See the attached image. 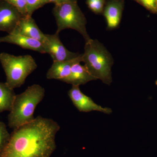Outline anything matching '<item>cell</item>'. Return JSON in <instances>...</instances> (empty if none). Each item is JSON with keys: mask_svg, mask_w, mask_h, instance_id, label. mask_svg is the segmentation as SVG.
Returning a JSON list of instances; mask_svg holds the SVG:
<instances>
[{"mask_svg": "<svg viewBox=\"0 0 157 157\" xmlns=\"http://www.w3.org/2000/svg\"><path fill=\"white\" fill-rule=\"evenodd\" d=\"M59 130L56 121L37 117L14 130L0 157H51L56 149V137Z\"/></svg>", "mask_w": 157, "mask_h": 157, "instance_id": "6da1fadb", "label": "cell"}, {"mask_svg": "<svg viewBox=\"0 0 157 157\" xmlns=\"http://www.w3.org/2000/svg\"><path fill=\"white\" fill-rule=\"evenodd\" d=\"M45 96V89L38 84L30 86L23 92L16 94L8 116L9 127L14 130L33 121L35 109Z\"/></svg>", "mask_w": 157, "mask_h": 157, "instance_id": "7a4b0ae2", "label": "cell"}, {"mask_svg": "<svg viewBox=\"0 0 157 157\" xmlns=\"http://www.w3.org/2000/svg\"><path fill=\"white\" fill-rule=\"evenodd\" d=\"M82 62L97 79H100L104 84H111L113 59L105 46L98 40L90 39L86 42Z\"/></svg>", "mask_w": 157, "mask_h": 157, "instance_id": "3957f363", "label": "cell"}, {"mask_svg": "<svg viewBox=\"0 0 157 157\" xmlns=\"http://www.w3.org/2000/svg\"><path fill=\"white\" fill-rule=\"evenodd\" d=\"M0 62L6 73V82L13 89L24 84L28 76L38 67L35 59L29 55L15 56L2 52Z\"/></svg>", "mask_w": 157, "mask_h": 157, "instance_id": "277c9868", "label": "cell"}, {"mask_svg": "<svg viewBox=\"0 0 157 157\" xmlns=\"http://www.w3.org/2000/svg\"><path fill=\"white\" fill-rule=\"evenodd\" d=\"M53 14L57 26V33L70 29L78 32L86 42L90 38L86 28V18L78 7L77 2H66L55 5Z\"/></svg>", "mask_w": 157, "mask_h": 157, "instance_id": "5b68a950", "label": "cell"}, {"mask_svg": "<svg viewBox=\"0 0 157 157\" xmlns=\"http://www.w3.org/2000/svg\"><path fill=\"white\" fill-rule=\"evenodd\" d=\"M45 39L43 43L45 53L51 57L53 61H63L73 59L80 54L68 50L60 39L59 33L45 34Z\"/></svg>", "mask_w": 157, "mask_h": 157, "instance_id": "8992f818", "label": "cell"}, {"mask_svg": "<svg viewBox=\"0 0 157 157\" xmlns=\"http://www.w3.org/2000/svg\"><path fill=\"white\" fill-rule=\"evenodd\" d=\"M78 86H72L68 92V95L75 107L82 112L98 111L106 114H110L112 109L103 107L96 104L91 98L83 94Z\"/></svg>", "mask_w": 157, "mask_h": 157, "instance_id": "52a82bcc", "label": "cell"}, {"mask_svg": "<svg viewBox=\"0 0 157 157\" xmlns=\"http://www.w3.org/2000/svg\"><path fill=\"white\" fill-rule=\"evenodd\" d=\"M23 17L14 6L4 0L0 1V31L13 33Z\"/></svg>", "mask_w": 157, "mask_h": 157, "instance_id": "ba28073f", "label": "cell"}, {"mask_svg": "<svg viewBox=\"0 0 157 157\" xmlns=\"http://www.w3.org/2000/svg\"><path fill=\"white\" fill-rule=\"evenodd\" d=\"M11 33L19 34L36 39L42 42V44L45 39V34L39 29L32 16L23 17L14 32Z\"/></svg>", "mask_w": 157, "mask_h": 157, "instance_id": "9c48e42d", "label": "cell"}, {"mask_svg": "<svg viewBox=\"0 0 157 157\" xmlns=\"http://www.w3.org/2000/svg\"><path fill=\"white\" fill-rule=\"evenodd\" d=\"M3 42L18 45L24 49H29L42 54L46 53L42 42L19 34H8L5 36L0 37V43Z\"/></svg>", "mask_w": 157, "mask_h": 157, "instance_id": "30bf717a", "label": "cell"}, {"mask_svg": "<svg viewBox=\"0 0 157 157\" xmlns=\"http://www.w3.org/2000/svg\"><path fill=\"white\" fill-rule=\"evenodd\" d=\"M81 62H82V54H80L73 59L53 62L51 67L47 71L46 78L48 79H57L63 81L70 75L73 65Z\"/></svg>", "mask_w": 157, "mask_h": 157, "instance_id": "8fae6325", "label": "cell"}, {"mask_svg": "<svg viewBox=\"0 0 157 157\" xmlns=\"http://www.w3.org/2000/svg\"><path fill=\"white\" fill-rule=\"evenodd\" d=\"M124 4V0H110L107 2L103 12L108 29H116L119 25L121 19Z\"/></svg>", "mask_w": 157, "mask_h": 157, "instance_id": "7c38bea8", "label": "cell"}, {"mask_svg": "<svg viewBox=\"0 0 157 157\" xmlns=\"http://www.w3.org/2000/svg\"><path fill=\"white\" fill-rule=\"evenodd\" d=\"M96 80H97V78L90 73L86 67L78 63L73 65L70 75L62 82L72 86H79L86 84L89 82Z\"/></svg>", "mask_w": 157, "mask_h": 157, "instance_id": "4fadbf2b", "label": "cell"}, {"mask_svg": "<svg viewBox=\"0 0 157 157\" xmlns=\"http://www.w3.org/2000/svg\"><path fill=\"white\" fill-rule=\"evenodd\" d=\"M16 95L6 82H0V113L11 110Z\"/></svg>", "mask_w": 157, "mask_h": 157, "instance_id": "5bb4252c", "label": "cell"}, {"mask_svg": "<svg viewBox=\"0 0 157 157\" xmlns=\"http://www.w3.org/2000/svg\"><path fill=\"white\" fill-rule=\"evenodd\" d=\"M10 137L11 134L8 132L6 124L0 121V153L9 143Z\"/></svg>", "mask_w": 157, "mask_h": 157, "instance_id": "9a60e30c", "label": "cell"}, {"mask_svg": "<svg viewBox=\"0 0 157 157\" xmlns=\"http://www.w3.org/2000/svg\"><path fill=\"white\" fill-rule=\"evenodd\" d=\"M26 1L27 7L28 14L30 16H32L34 11L37 9L50 3L48 0H26Z\"/></svg>", "mask_w": 157, "mask_h": 157, "instance_id": "2e32d148", "label": "cell"}, {"mask_svg": "<svg viewBox=\"0 0 157 157\" xmlns=\"http://www.w3.org/2000/svg\"><path fill=\"white\" fill-rule=\"evenodd\" d=\"M105 0H86L88 7L96 14L103 13Z\"/></svg>", "mask_w": 157, "mask_h": 157, "instance_id": "e0dca14e", "label": "cell"}, {"mask_svg": "<svg viewBox=\"0 0 157 157\" xmlns=\"http://www.w3.org/2000/svg\"><path fill=\"white\" fill-rule=\"evenodd\" d=\"M15 7L23 17L29 16L26 0H4Z\"/></svg>", "mask_w": 157, "mask_h": 157, "instance_id": "ac0fdd59", "label": "cell"}, {"mask_svg": "<svg viewBox=\"0 0 157 157\" xmlns=\"http://www.w3.org/2000/svg\"><path fill=\"white\" fill-rule=\"evenodd\" d=\"M153 13H157V0H134Z\"/></svg>", "mask_w": 157, "mask_h": 157, "instance_id": "d6986e66", "label": "cell"}, {"mask_svg": "<svg viewBox=\"0 0 157 157\" xmlns=\"http://www.w3.org/2000/svg\"><path fill=\"white\" fill-rule=\"evenodd\" d=\"M49 2L54 3L55 5H57V4H60L61 3L60 0H48Z\"/></svg>", "mask_w": 157, "mask_h": 157, "instance_id": "ffe728a7", "label": "cell"}, {"mask_svg": "<svg viewBox=\"0 0 157 157\" xmlns=\"http://www.w3.org/2000/svg\"><path fill=\"white\" fill-rule=\"evenodd\" d=\"M66 1L71 2H77V0H66Z\"/></svg>", "mask_w": 157, "mask_h": 157, "instance_id": "44dd1931", "label": "cell"}, {"mask_svg": "<svg viewBox=\"0 0 157 157\" xmlns=\"http://www.w3.org/2000/svg\"><path fill=\"white\" fill-rule=\"evenodd\" d=\"M60 1L61 2L63 3L64 2H66V0H60Z\"/></svg>", "mask_w": 157, "mask_h": 157, "instance_id": "7402d4cb", "label": "cell"}, {"mask_svg": "<svg viewBox=\"0 0 157 157\" xmlns=\"http://www.w3.org/2000/svg\"><path fill=\"white\" fill-rule=\"evenodd\" d=\"M155 84L157 86V80L155 81Z\"/></svg>", "mask_w": 157, "mask_h": 157, "instance_id": "603a6c76", "label": "cell"}, {"mask_svg": "<svg viewBox=\"0 0 157 157\" xmlns=\"http://www.w3.org/2000/svg\"></svg>", "mask_w": 157, "mask_h": 157, "instance_id": "cb8c5ba5", "label": "cell"}, {"mask_svg": "<svg viewBox=\"0 0 157 157\" xmlns=\"http://www.w3.org/2000/svg\"><path fill=\"white\" fill-rule=\"evenodd\" d=\"M0 1H1V0H0Z\"/></svg>", "mask_w": 157, "mask_h": 157, "instance_id": "d4e9b609", "label": "cell"}]
</instances>
